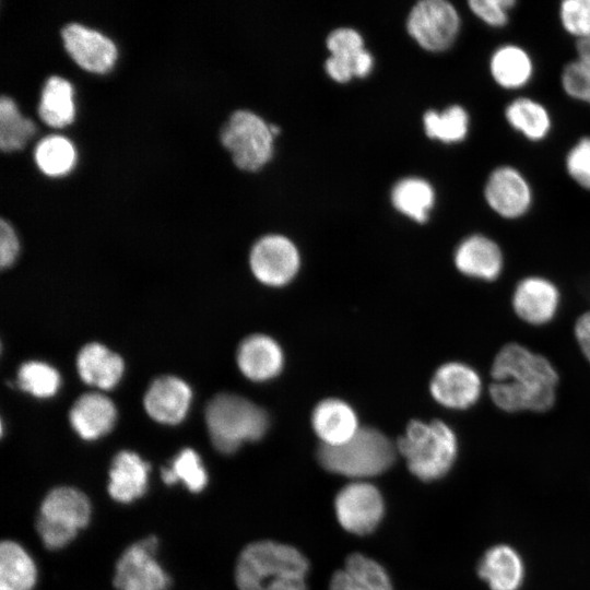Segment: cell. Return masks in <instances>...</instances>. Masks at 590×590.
Wrapping results in <instances>:
<instances>
[{
	"instance_id": "obj_1",
	"label": "cell",
	"mask_w": 590,
	"mask_h": 590,
	"mask_svg": "<svg viewBox=\"0 0 590 590\" xmlns=\"http://www.w3.org/2000/svg\"><path fill=\"white\" fill-rule=\"evenodd\" d=\"M560 381V373L547 355L509 341L491 361L486 400L507 415L546 414L557 403Z\"/></svg>"
},
{
	"instance_id": "obj_2",
	"label": "cell",
	"mask_w": 590,
	"mask_h": 590,
	"mask_svg": "<svg viewBox=\"0 0 590 590\" xmlns=\"http://www.w3.org/2000/svg\"><path fill=\"white\" fill-rule=\"evenodd\" d=\"M309 564L294 546L263 540L239 554L235 580L239 590H307Z\"/></svg>"
},
{
	"instance_id": "obj_3",
	"label": "cell",
	"mask_w": 590,
	"mask_h": 590,
	"mask_svg": "<svg viewBox=\"0 0 590 590\" xmlns=\"http://www.w3.org/2000/svg\"><path fill=\"white\" fill-rule=\"evenodd\" d=\"M396 447L414 476L432 482L442 479L452 469L459 440L455 429L439 418L429 422L413 420L398 438Z\"/></svg>"
},
{
	"instance_id": "obj_4",
	"label": "cell",
	"mask_w": 590,
	"mask_h": 590,
	"mask_svg": "<svg viewBox=\"0 0 590 590\" xmlns=\"http://www.w3.org/2000/svg\"><path fill=\"white\" fill-rule=\"evenodd\" d=\"M397 453V447L380 430L359 427L350 440L340 446L320 445L317 459L331 473L364 481L390 469Z\"/></svg>"
},
{
	"instance_id": "obj_5",
	"label": "cell",
	"mask_w": 590,
	"mask_h": 590,
	"mask_svg": "<svg viewBox=\"0 0 590 590\" xmlns=\"http://www.w3.org/2000/svg\"><path fill=\"white\" fill-rule=\"evenodd\" d=\"M213 446L222 453L235 452L244 442L261 439L269 426L264 410L236 394L215 396L205 408Z\"/></svg>"
},
{
	"instance_id": "obj_6",
	"label": "cell",
	"mask_w": 590,
	"mask_h": 590,
	"mask_svg": "<svg viewBox=\"0 0 590 590\" xmlns=\"http://www.w3.org/2000/svg\"><path fill=\"white\" fill-rule=\"evenodd\" d=\"M91 518V504L81 491L59 486L44 498L36 520V530L49 550L69 544Z\"/></svg>"
},
{
	"instance_id": "obj_7",
	"label": "cell",
	"mask_w": 590,
	"mask_h": 590,
	"mask_svg": "<svg viewBox=\"0 0 590 590\" xmlns=\"http://www.w3.org/2000/svg\"><path fill=\"white\" fill-rule=\"evenodd\" d=\"M509 306L518 322L531 329H543L552 326L560 316L564 293L552 278L530 273L514 284Z\"/></svg>"
},
{
	"instance_id": "obj_8",
	"label": "cell",
	"mask_w": 590,
	"mask_h": 590,
	"mask_svg": "<svg viewBox=\"0 0 590 590\" xmlns=\"http://www.w3.org/2000/svg\"><path fill=\"white\" fill-rule=\"evenodd\" d=\"M429 393L444 409L467 412L486 397V378L471 362L451 359L440 364L429 381Z\"/></svg>"
},
{
	"instance_id": "obj_9",
	"label": "cell",
	"mask_w": 590,
	"mask_h": 590,
	"mask_svg": "<svg viewBox=\"0 0 590 590\" xmlns=\"http://www.w3.org/2000/svg\"><path fill=\"white\" fill-rule=\"evenodd\" d=\"M273 134L258 115L248 110H237L221 130V141L229 150L237 167L257 170L272 155Z\"/></svg>"
},
{
	"instance_id": "obj_10",
	"label": "cell",
	"mask_w": 590,
	"mask_h": 590,
	"mask_svg": "<svg viewBox=\"0 0 590 590\" xmlns=\"http://www.w3.org/2000/svg\"><path fill=\"white\" fill-rule=\"evenodd\" d=\"M452 262L457 272L468 281L491 285L503 279L507 253L496 238L474 232L457 244Z\"/></svg>"
},
{
	"instance_id": "obj_11",
	"label": "cell",
	"mask_w": 590,
	"mask_h": 590,
	"mask_svg": "<svg viewBox=\"0 0 590 590\" xmlns=\"http://www.w3.org/2000/svg\"><path fill=\"white\" fill-rule=\"evenodd\" d=\"M483 199L496 216L505 221H518L531 211L534 193L529 179L519 168L503 164L487 175Z\"/></svg>"
},
{
	"instance_id": "obj_12",
	"label": "cell",
	"mask_w": 590,
	"mask_h": 590,
	"mask_svg": "<svg viewBox=\"0 0 590 590\" xmlns=\"http://www.w3.org/2000/svg\"><path fill=\"white\" fill-rule=\"evenodd\" d=\"M410 35L428 51L450 48L461 28L458 10L446 0H423L411 10L408 19Z\"/></svg>"
},
{
	"instance_id": "obj_13",
	"label": "cell",
	"mask_w": 590,
	"mask_h": 590,
	"mask_svg": "<svg viewBox=\"0 0 590 590\" xmlns=\"http://www.w3.org/2000/svg\"><path fill=\"white\" fill-rule=\"evenodd\" d=\"M334 511L344 530L365 535L379 526L385 514V503L375 485L366 481H354L337 494Z\"/></svg>"
},
{
	"instance_id": "obj_14",
	"label": "cell",
	"mask_w": 590,
	"mask_h": 590,
	"mask_svg": "<svg viewBox=\"0 0 590 590\" xmlns=\"http://www.w3.org/2000/svg\"><path fill=\"white\" fill-rule=\"evenodd\" d=\"M157 545V539L149 536L121 554L114 577L118 590H167L170 580L155 559Z\"/></svg>"
},
{
	"instance_id": "obj_15",
	"label": "cell",
	"mask_w": 590,
	"mask_h": 590,
	"mask_svg": "<svg viewBox=\"0 0 590 590\" xmlns=\"http://www.w3.org/2000/svg\"><path fill=\"white\" fill-rule=\"evenodd\" d=\"M257 280L269 286H283L294 279L299 269V253L295 245L282 235H267L252 247L249 257Z\"/></svg>"
},
{
	"instance_id": "obj_16",
	"label": "cell",
	"mask_w": 590,
	"mask_h": 590,
	"mask_svg": "<svg viewBox=\"0 0 590 590\" xmlns=\"http://www.w3.org/2000/svg\"><path fill=\"white\" fill-rule=\"evenodd\" d=\"M61 36L66 50L83 69L104 73L114 66L117 48L102 33L78 23H70L62 28Z\"/></svg>"
},
{
	"instance_id": "obj_17",
	"label": "cell",
	"mask_w": 590,
	"mask_h": 590,
	"mask_svg": "<svg viewBox=\"0 0 590 590\" xmlns=\"http://www.w3.org/2000/svg\"><path fill=\"white\" fill-rule=\"evenodd\" d=\"M191 401V390L174 376L156 378L144 396L146 413L156 422L174 425L184 420Z\"/></svg>"
},
{
	"instance_id": "obj_18",
	"label": "cell",
	"mask_w": 590,
	"mask_h": 590,
	"mask_svg": "<svg viewBox=\"0 0 590 590\" xmlns=\"http://www.w3.org/2000/svg\"><path fill=\"white\" fill-rule=\"evenodd\" d=\"M488 72L498 87L505 91H519L531 83L535 64L524 47L516 43H505L492 51Z\"/></svg>"
},
{
	"instance_id": "obj_19",
	"label": "cell",
	"mask_w": 590,
	"mask_h": 590,
	"mask_svg": "<svg viewBox=\"0 0 590 590\" xmlns=\"http://www.w3.org/2000/svg\"><path fill=\"white\" fill-rule=\"evenodd\" d=\"M314 432L323 446H340L350 440L359 429L354 410L340 399L320 401L311 414Z\"/></svg>"
},
{
	"instance_id": "obj_20",
	"label": "cell",
	"mask_w": 590,
	"mask_h": 590,
	"mask_svg": "<svg viewBox=\"0 0 590 590\" xmlns=\"http://www.w3.org/2000/svg\"><path fill=\"white\" fill-rule=\"evenodd\" d=\"M284 356L281 346L264 334L246 338L237 350V364L252 381H266L280 374Z\"/></svg>"
},
{
	"instance_id": "obj_21",
	"label": "cell",
	"mask_w": 590,
	"mask_h": 590,
	"mask_svg": "<svg viewBox=\"0 0 590 590\" xmlns=\"http://www.w3.org/2000/svg\"><path fill=\"white\" fill-rule=\"evenodd\" d=\"M477 574L491 590H519L524 580V564L514 547L497 544L481 557Z\"/></svg>"
},
{
	"instance_id": "obj_22",
	"label": "cell",
	"mask_w": 590,
	"mask_h": 590,
	"mask_svg": "<svg viewBox=\"0 0 590 590\" xmlns=\"http://www.w3.org/2000/svg\"><path fill=\"white\" fill-rule=\"evenodd\" d=\"M70 423L85 440L107 434L116 421V409L110 399L98 392L81 396L70 410Z\"/></svg>"
},
{
	"instance_id": "obj_23",
	"label": "cell",
	"mask_w": 590,
	"mask_h": 590,
	"mask_svg": "<svg viewBox=\"0 0 590 590\" xmlns=\"http://www.w3.org/2000/svg\"><path fill=\"white\" fill-rule=\"evenodd\" d=\"M150 464L132 451L117 453L109 471L108 492L113 499L128 504L140 498L148 488Z\"/></svg>"
},
{
	"instance_id": "obj_24",
	"label": "cell",
	"mask_w": 590,
	"mask_h": 590,
	"mask_svg": "<svg viewBox=\"0 0 590 590\" xmlns=\"http://www.w3.org/2000/svg\"><path fill=\"white\" fill-rule=\"evenodd\" d=\"M504 118L515 132L533 143L544 141L553 130L548 108L529 96H518L506 104Z\"/></svg>"
},
{
	"instance_id": "obj_25",
	"label": "cell",
	"mask_w": 590,
	"mask_h": 590,
	"mask_svg": "<svg viewBox=\"0 0 590 590\" xmlns=\"http://www.w3.org/2000/svg\"><path fill=\"white\" fill-rule=\"evenodd\" d=\"M76 363L82 380L104 390L114 388L123 373L121 357L98 343L85 345Z\"/></svg>"
},
{
	"instance_id": "obj_26",
	"label": "cell",
	"mask_w": 590,
	"mask_h": 590,
	"mask_svg": "<svg viewBox=\"0 0 590 590\" xmlns=\"http://www.w3.org/2000/svg\"><path fill=\"white\" fill-rule=\"evenodd\" d=\"M331 56L326 61L328 74L337 82H347L355 75V66L364 52L361 35L347 27L333 31L327 38Z\"/></svg>"
},
{
	"instance_id": "obj_27",
	"label": "cell",
	"mask_w": 590,
	"mask_h": 590,
	"mask_svg": "<svg viewBox=\"0 0 590 590\" xmlns=\"http://www.w3.org/2000/svg\"><path fill=\"white\" fill-rule=\"evenodd\" d=\"M36 576L30 554L19 543L3 541L0 546V590H32Z\"/></svg>"
},
{
	"instance_id": "obj_28",
	"label": "cell",
	"mask_w": 590,
	"mask_h": 590,
	"mask_svg": "<svg viewBox=\"0 0 590 590\" xmlns=\"http://www.w3.org/2000/svg\"><path fill=\"white\" fill-rule=\"evenodd\" d=\"M73 88L69 81L52 75L47 79L38 106L40 119L51 127H63L74 117Z\"/></svg>"
},
{
	"instance_id": "obj_29",
	"label": "cell",
	"mask_w": 590,
	"mask_h": 590,
	"mask_svg": "<svg viewBox=\"0 0 590 590\" xmlns=\"http://www.w3.org/2000/svg\"><path fill=\"white\" fill-rule=\"evenodd\" d=\"M423 125L428 138L446 144L459 143L469 134L470 115L463 106L453 104L441 111L427 110Z\"/></svg>"
},
{
	"instance_id": "obj_30",
	"label": "cell",
	"mask_w": 590,
	"mask_h": 590,
	"mask_svg": "<svg viewBox=\"0 0 590 590\" xmlns=\"http://www.w3.org/2000/svg\"><path fill=\"white\" fill-rule=\"evenodd\" d=\"M396 209L417 223H424L435 203V191L429 182L420 178L399 181L392 190Z\"/></svg>"
},
{
	"instance_id": "obj_31",
	"label": "cell",
	"mask_w": 590,
	"mask_h": 590,
	"mask_svg": "<svg viewBox=\"0 0 590 590\" xmlns=\"http://www.w3.org/2000/svg\"><path fill=\"white\" fill-rule=\"evenodd\" d=\"M34 157L43 173L49 176H58L68 173L72 168L75 161V151L67 138L50 134L36 144Z\"/></svg>"
},
{
	"instance_id": "obj_32",
	"label": "cell",
	"mask_w": 590,
	"mask_h": 590,
	"mask_svg": "<svg viewBox=\"0 0 590 590\" xmlns=\"http://www.w3.org/2000/svg\"><path fill=\"white\" fill-rule=\"evenodd\" d=\"M34 122L19 111L9 96L0 98V148L4 152L21 149L34 134Z\"/></svg>"
},
{
	"instance_id": "obj_33",
	"label": "cell",
	"mask_w": 590,
	"mask_h": 590,
	"mask_svg": "<svg viewBox=\"0 0 590 590\" xmlns=\"http://www.w3.org/2000/svg\"><path fill=\"white\" fill-rule=\"evenodd\" d=\"M162 480L167 485L178 482L192 493L201 492L208 483V474L199 455L190 449H182L173 460L170 467L162 469Z\"/></svg>"
},
{
	"instance_id": "obj_34",
	"label": "cell",
	"mask_w": 590,
	"mask_h": 590,
	"mask_svg": "<svg viewBox=\"0 0 590 590\" xmlns=\"http://www.w3.org/2000/svg\"><path fill=\"white\" fill-rule=\"evenodd\" d=\"M17 385L21 389L38 398L54 396L60 386L58 371L43 362H27L17 373Z\"/></svg>"
},
{
	"instance_id": "obj_35",
	"label": "cell",
	"mask_w": 590,
	"mask_h": 590,
	"mask_svg": "<svg viewBox=\"0 0 590 590\" xmlns=\"http://www.w3.org/2000/svg\"><path fill=\"white\" fill-rule=\"evenodd\" d=\"M343 569L353 580L368 590H393L385 568L361 553L351 554Z\"/></svg>"
},
{
	"instance_id": "obj_36",
	"label": "cell",
	"mask_w": 590,
	"mask_h": 590,
	"mask_svg": "<svg viewBox=\"0 0 590 590\" xmlns=\"http://www.w3.org/2000/svg\"><path fill=\"white\" fill-rule=\"evenodd\" d=\"M562 28L576 40L590 36V0H564L558 5Z\"/></svg>"
},
{
	"instance_id": "obj_37",
	"label": "cell",
	"mask_w": 590,
	"mask_h": 590,
	"mask_svg": "<svg viewBox=\"0 0 590 590\" xmlns=\"http://www.w3.org/2000/svg\"><path fill=\"white\" fill-rule=\"evenodd\" d=\"M560 86L567 97L590 106V67L578 59L568 61L560 72Z\"/></svg>"
},
{
	"instance_id": "obj_38",
	"label": "cell",
	"mask_w": 590,
	"mask_h": 590,
	"mask_svg": "<svg viewBox=\"0 0 590 590\" xmlns=\"http://www.w3.org/2000/svg\"><path fill=\"white\" fill-rule=\"evenodd\" d=\"M564 167L577 186L590 191V135L580 137L568 149Z\"/></svg>"
},
{
	"instance_id": "obj_39",
	"label": "cell",
	"mask_w": 590,
	"mask_h": 590,
	"mask_svg": "<svg viewBox=\"0 0 590 590\" xmlns=\"http://www.w3.org/2000/svg\"><path fill=\"white\" fill-rule=\"evenodd\" d=\"M517 5L515 0H469L471 13L483 24L492 28L508 25L510 13Z\"/></svg>"
},
{
	"instance_id": "obj_40",
	"label": "cell",
	"mask_w": 590,
	"mask_h": 590,
	"mask_svg": "<svg viewBox=\"0 0 590 590\" xmlns=\"http://www.w3.org/2000/svg\"><path fill=\"white\" fill-rule=\"evenodd\" d=\"M571 332L579 354L590 367V308L576 317Z\"/></svg>"
},
{
	"instance_id": "obj_41",
	"label": "cell",
	"mask_w": 590,
	"mask_h": 590,
	"mask_svg": "<svg viewBox=\"0 0 590 590\" xmlns=\"http://www.w3.org/2000/svg\"><path fill=\"white\" fill-rule=\"evenodd\" d=\"M19 252V240L12 226L3 219L0 222V264L7 268L13 263Z\"/></svg>"
},
{
	"instance_id": "obj_42",
	"label": "cell",
	"mask_w": 590,
	"mask_h": 590,
	"mask_svg": "<svg viewBox=\"0 0 590 590\" xmlns=\"http://www.w3.org/2000/svg\"><path fill=\"white\" fill-rule=\"evenodd\" d=\"M329 590H368L353 580L344 569L333 574L330 580Z\"/></svg>"
},
{
	"instance_id": "obj_43",
	"label": "cell",
	"mask_w": 590,
	"mask_h": 590,
	"mask_svg": "<svg viewBox=\"0 0 590 590\" xmlns=\"http://www.w3.org/2000/svg\"><path fill=\"white\" fill-rule=\"evenodd\" d=\"M576 59L590 67V36L575 42Z\"/></svg>"
},
{
	"instance_id": "obj_44",
	"label": "cell",
	"mask_w": 590,
	"mask_h": 590,
	"mask_svg": "<svg viewBox=\"0 0 590 590\" xmlns=\"http://www.w3.org/2000/svg\"><path fill=\"white\" fill-rule=\"evenodd\" d=\"M270 130H271L272 134L274 135V134L279 133L280 128L274 126V125H270Z\"/></svg>"
}]
</instances>
